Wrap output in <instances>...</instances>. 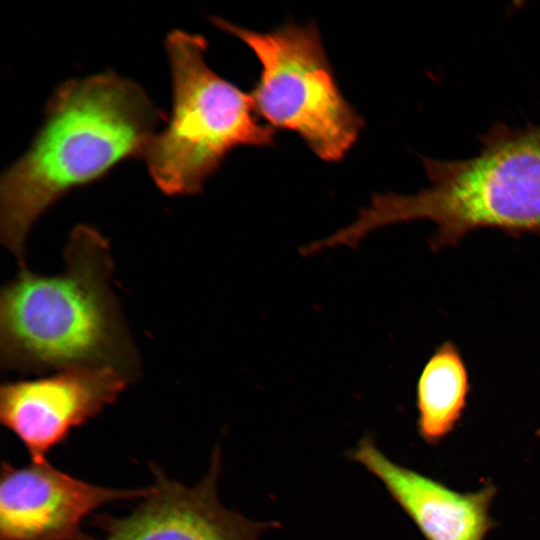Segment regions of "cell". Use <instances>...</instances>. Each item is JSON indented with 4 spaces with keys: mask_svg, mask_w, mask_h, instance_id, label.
Returning a JSON list of instances; mask_svg holds the SVG:
<instances>
[{
    "mask_svg": "<svg viewBox=\"0 0 540 540\" xmlns=\"http://www.w3.org/2000/svg\"><path fill=\"white\" fill-rule=\"evenodd\" d=\"M164 114L135 82L106 72L60 85L26 153L2 175L0 235L26 268L34 222L71 189L144 153Z\"/></svg>",
    "mask_w": 540,
    "mask_h": 540,
    "instance_id": "obj_1",
    "label": "cell"
},
{
    "mask_svg": "<svg viewBox=\"0 0 540 540\" xmlns=\"http://www.w3.org/2000/svg\"><path fill=\"white\" fill-rule=\"evenodd\" d=\"M54 275L22 268L0 293L1 368L40 374L71 367H110L134 382L141 365L110 285L108 240L78 225Z\"/></svg>",
    "mask_w": 540,
    "mask_h": 540,
    "instance_id": "obj_2",
    "label": "cell"
},
{
    "mask_svg": "<svg viewBox=\"0 0 540 540\" xmlns=\"http://www.w3.org/2000/svg\"><path fill=\"white\" fill-rule=\"evenodd\" d=\"M478 154L459 160L422 157L430 186L413 194L377 193L328 247L356 248L371 232L425 219L436 225L433 250L457 245L478 229L540 236V126L495 122L479 136Z\"/></svg>",
    "mask_w": 540,
    "mask_h": 540,
    "instance_id": "obj_3",
    "label": "cell"
},
{
    "mask_svg": "<svg viewBox=\"0 0 540 540\" xmlns=\"http://www.w3.org/2000/svg\"><path fill=\"white\" fill-rule=\"evenodd\" d=\"M165 48L173 82L172 114L142 159L163 193L195 194L231 150L273 145L275 129L261 122L251 94L206 64L208 44L202 35L172 31Z\"/></svg>",
    "mask_w": 540,
    "mask_h": 540,
    "instance_id": "obj_4",
    "label": "cell"
},
{
    "mask_svg": "<svg viewBox=\"0 0 540 540\" xmlns=\"http://www.w3.org/2000/svg\"><path fill=\"white\" fill-rule=\"evenodd\" d=\"M211 21L258 58L261 72L251 93L258 115L273 129L297 133L320 159L340 161L364 119L341 93L316 24L287 23L261 33L220 17Z\"/></svg>",
    "mask_w": 540,
    "mask_h": 540,
    "instance_id": "obj_5",
    "label": "cell"
},
{
    "mask_svg": "<svg viewBox=\"0 0 540 540\" xmlns=\"http://www.w3.org/2000/svg\"><path fill=\"white\" fill-rule=\"evenodd\" d=\"M131 381L110 367H71L0 388L1 423L23 443L32 462L113 404Z\"/></svg>",
    "mask_w": 540,
    "mask_h": 540,
    "instance_id": "obj_6",
    "label": "cell"
},
{
    "mask_svg": "<svg viewBox=\"0 0 540 540\" xmlns=\"http://www.w3.org/2000/svg\"><path fill=\"white\" fill-rule=\"evenodd\" d=\"M150 488L117 489L77 479L47 460L14 467L3 462L0 484V540H93L83 520L118 500L145 497Z\"/></svg>",
    "mask_w": 540,
    "mask_h": 540,
    "instance_id": "obj_7",
    "label": "cell"
},
{
    "mask_svg": "<svg viewBox=\"0 0 540 540\" xmlns=\"http://www.w3.org/2000/svg\"><path fill=\"white\" fill-rule=\"evenodd\" d=\"M143 502L128 516H98L102 540H260L274 523L252 521L227 509L219 500L220 449L212 454L209 471L195 486L169 479L156 465Z\"/></svg>",
    "mask_w": 540,
    "mask_h": 540,
    "instance_id": "obj_8",
    "label": "cell"
},
{
    "mask_svg": "<svg viewBox=\"0 0 540 540\" xmlns=\"http://www.w3.org/2000/svg\"><path fill=\"white\" fill-rule=\"evenodd\" d=\"M351 457L384 484L427 540H484L495 526L489 515L496 493L491 484L475 492L454 491L391 461L371 436L359 441Z\"/></svg>",
    "mask_w": 540,
    "mask_h": 540,
    "instance_id": "obj_9",
    "label": "cell"
},
{
    "mask_svg": "<svg viewBox=\"0 0 540 540\" xmlns=\"http://www.w3.org/2000/svg\"><path fill=\"white\" fill-rule=\"evenodd\" d=\"M469 375L457 346L446 341L431 355L417 382L418 430L434 443L451 432L466 407Z\"/></svg>",
    "mask_w": 540,
    "mask_h": 540,
    "instance_id": "obj_10",
    "label": "cell"
}]
</instances>
